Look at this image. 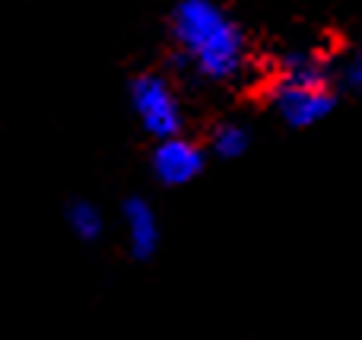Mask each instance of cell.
<instances>
[{"instance_id": "4", "label": "cell", "mask_w": 362, "mask_h": 340, "mask_svg": "<svg viewBox=\"0 0 362 340\" xmlns=\"http://www.w3.org/2000/svg\"><path fill=\"white\" fill-rule=\"evenodd\" d=\"M200 172H204V150H200L197 143L185 140L181 134L156 140V150H153V175H156L165 188L191 184Z\"/></svg>"}, {"instance_id": "9", "label": "cell", "mask_w": 362, "mask_h": 340, "mask_svg": "<svg viewBox=\"0 0 362 340\" xmlns=\"http://www.w3.org/2000/svg\"><path fill=\"white\" fill-rule=\"evenodd\" d=\"M344 83L353 93H362V51H356V54L344 64Z\"/></svg>"}, {"instance_id": "6", "label": "cell", "mask_w": 362, "mask_h": 340, "mask_svg": "<svg viewBox=\"0 0 362 340\" xmlns=\"http://www.w3.org/2000/svg\"><path fill=\"white\" fill-rule=\"evenodd\" d=\"M327 76L331 70L315 51H286L280 57V70H276V80L305 83V86H327Z\"/></svg>"}, {"instance_id": "2", "label": "cell", "mask_w": 362, "mask_h": 340, "mask_svg": "<svg viewBox=\"0 0 362 340\" xmlns=\"http://www.w3.org/2000/svg\"><path fill=\"white\" fill-rule=\"evenodd\" d=\"M131 108H134V115H137L140 127L156 140L175 137L181 131V124H185V115H181V102H178L175 89H172L169 80L159 74L134 76Z\"/></svg>"}, {"instance_id": "3", "label": "cell", "mask_w": 362, "mask_h": 340, "mask_svg": "<svg viewBox=\"0 0 362 340\" xmlns=\"http://www.w3.org/2000/svg\"><path fill=\"white\" fill-rule=\"evenodd\" d=\"M270 105L289 127H312L334 112V93L327 86H305V83L276 80L270 86Z\"/></svg>"}, {"instance_id": "5", "label": "cell", "mask_w": 362, "mask_h": 340, "mask_svg": "<svg viewBox=\"0 0 362 340\" xmlns=\"http://www.w3.org/2000/svg\"><path fill=\"white\" fill-rule=\"evenodd\" d=\"M121 223H124V239L134 258H140V261L153 258L159 248V239H163L156 210L144 197H131L124 204V210H121Z\"/></svg>"}, {"instance_id": "7", "label": "cell", "mask_w": 362, "mask_h": 340, "mask_svg": "<svg viewBox=\"0 0 362 340\" xmlns=\"http://www.w3.org/2000/svg\"><path fill=\"white\" fill-rule=\"evenodd\" d=\"M67 226L80 242H95L105 233V216L95 204L89 201H74L67 207Z\"/></svg>"}, {"instance_id": "8", "label": "cell", "mask_w": 362, "mask_h": 340, "mask_svg": "<svg viewBox=\"0 0 362 340\" xmlns=\"http://www.w3.org/2000/svg\"><path fill=\"white\" fill-rule=\"evenodd\" d=\"M210 146L219 159H238L242 153H248V146H251L248 127L235 124V121H226V124H219L216 131L210 134Z\"/></svg>"}, {"instance_id": "1", "label": "cell", "mask_w": 362, "mask_h": 340, "mask_svg": "<svg viewBox=\"0 0 362 340\" xmlns=\"http://www.w3.org/2000/svg\"><path fill=\"white\" fill-rule=\"evenodd\" d=\"M172 35L181 57L204 80L232 83L245 74V35L235 19L213 0H181L172 13Z\"/></svg>"}]
</instances>
